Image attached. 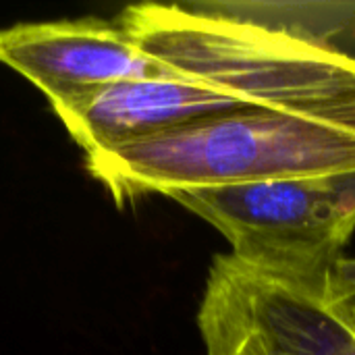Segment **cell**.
Returning a JSON list of instances; mask_svg holds the SVG:
<instances>
[{
  "mask_svg": "<svg viewBox=\"0 0 355 355\" xmlns=\"http://www.w3.org/2000/svg\"><path fill=\"white\" fill-rule=\"evenodd\" d=\"M206 355H264V352L248 341L237 337H223V335H202Z\"/></svg>",
  "mask_w": 355,
  "mask_h": 355,
  "instance_id": "5b68a950",
  "label": "cell"
},
{
  "mask_svg": "<svg viewBox=\"0 0 355 355\" xmlns=\"http://www.w3.org/2000/svg\"><path fill=\"white\" fill-rule=\"evenodd\" d=\"M168 198L210 223L239 262L316 289H327L355 233V173L193 187Z\"/></svg>",
  "mask_w": 355,
  "mask_h": 355,
  "instance_id": "7a4b0ae2",
  "label": "cell"
},
{
  "mask_svg": "<svg viewBox=\"0 0 355 355\" xmlns=\"http://www.w3.org/2000/svg\"><path fill=\"white\" fill-rule=\"evenodd\" d=\"M85 168L123 206L181 189L355 173V56L279 96L114 148Z\"/></svg>",
  "mask_w": 355,
  "mask_h": 355,
  "instance_id": "6da1fadb",
  "label": "cell"
},
{
  "mask_svg": "<svg viewBox=\"0 0 355 355\" xmlns=\"http://www.w3.org/2000/svg\"><path fill=\"white\" fill-rule=\"evenodd\" d=\"M0 62L31 81L54 112L119 81L173 75L144 54L116 19L98 17L4 27Z\"/></svg>",
  "mask_w": 355,
  "mask_h": 355,
  "instance_id": "3957f363",
  "label": "cell"
},
{
  "mask_svg": "<svg viewBox=\"0 0 355 355\" xmlns=\"http://www.w3.org/2000/svg\"><path fill=\"white\" fill-rule=\"evenodd\" d=\"M327 302L339 308L355 324V256H345L333 268L327 285Z\"/></svg>",
  "mask_w": 355,
  "mask_h": 355,
  "instance_id": "277c9868",
  "label": "cell"
}]
</instances>
